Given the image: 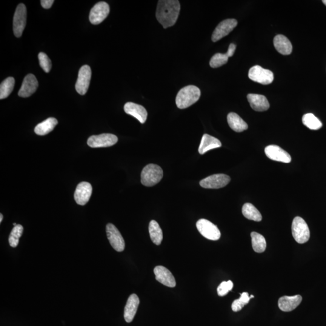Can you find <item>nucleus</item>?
<instances>
[{
	"mask_svg": "<svg viewBox=\"0 0 326 326\" xmlns=\"http://www.w3.org/2000/svg\"><path fill=\"white\" fill-rule=\"evenodd\" d=\"M181 5L177 0H160L157 4L156 18L163 28L172 27L178 19Z\"/></svg>",
	"mask_w": 326,
	"mask_h": 326,
	"instance_id": "f257e3e1",
	"label": "nucleus"
},
{
	"mask_svg": "<svg viewBox=\"0 0 326 326\" xmlns=\"http://www.w3.org/2000/svg\"><path fill=\"white\" fill-rule=\"evenodd\" d=\"M322 2H323V3L326 6V0H323V1H322Z\"/></svg>",
	"mask_w": 326,
	"mask_h": 326,
	"instance_id": "58836bf2",
	"label": "nucleus"
},
{
	"mask_svg": "<svg viewBox=\"0 0 326 326\" xmlns=\"http://www.w3.org/2000/svg\"><path fill=\"white\" fill-rule=\"evenodd\" d=\"M302 300V297L300 295L282 297L279 299V308L282 311L290 312L295 310L300 304Z\"/></svg>",
	"mask_w": 326,
	"mask_h": 326,
	"instance_id": "6ab92c4d",
	"label": "nucleus"
},
{
	"mask_svg": "<svg viewBox=\"0 0 326 326\" xmlns=\"http://www.w3.org/2000/svg\"><path fill=\"white\" fill-rule=\"evenodd\" d=\"M237 25V21L234 19L224 20L217 25L212 35V41L217 42L225 36L229 35Z\"/></svg>",
	"mask_w": 326,
	"mask_h": 326,
	"instance_id": "ddd939ff",
	"label": "nucleus"
},
{
	"mask_svg": "<svg viewBox=\"0 0 326 326\" xmlns=\"http://www.w3.org/2000/svg\"><path fill=\"white\" fill-rule=\"evenodd\" d=\"M118 141V138L112 134H102L92 136L88 139L87 144L91 148H105L111 147Z\"/></svg>",
	"mask_w": 326,
	"mask_h": 326,
	"instance_id": "1a4fd4ad",
	"label": "nucleus"
},
{
	"mask_svg": "<svg viewBox=\"0 0 326 326\" xmlns=\"http://www.w3.org/2000/svg\"><path fill=\"white\" fill-rule=\"evenodd\" d=\"M248 77L251 81L262 85L271 84L274 80V74L272 71L264 69L259 65H255L249 70Z\"/></svg>",
	"mask_w": 326,
	"mask_h": 326,
	"instance_id": "423d86ee",
	"label": "nucleus"
},
{
	"mask_svg": "<svg viewBox=\"0 0 326 326\" xmlns=\"http://www.w3.org/2000/svg\"><path fill=\"white\" fill-rule=\"evenodd\" d=\"M91 78V70L87 65H84L79 71L76 84V90L81 95H85L89 88Z\"/></svg>",
	"mask_w": 326,
	"mask_h": 326,
	"instance_id": "f8f14e48",
	"label": "nucleus"
},
{
	"mask_svg": "<svg viewBox=\"0 0 326 326\" xmlns=\"http://www.w3.org/2000/svg\"><path fill=\"white\" fill-rule=\"evenodd\" d=\"M149 232L152 242L157 245H160L163 240V233L158 223L151 221L149 225Z\"/></svg>",
	"mask_w": 326,
	"mask_h": 326,
	"instance_id": "bb28decb",
	"label": "nucleus"
},
{
	"mask_svg": "<svg viewBox=\"0 0 326 326\" xmlns=\"http://www.w3.org/2000/svg\"><path fill=\"white\" fill-rule=\"evenodd\" d=\"M58 124V122L56 119L50 117L37 125L35 129V132L39 136L47 135L54 130Z\"/></svg>",
	"mask_w": 326,
	"mask_h": 326,
	"instance_id": "393cba45",
	"label": "nucleus"
},
{
	"mask_svg": "<svg viewBox=\"0 0 326 326\" xmlns=\"http://www.w3.org/2000/svg\"><path fill=\"white\" fill-rule=\"evenodd\" d=\"M242 214L246 218L256 222L262 221V217L259 211L250 203H246L242 207Z\"/></svg>",
	"mask_w": 326,
	"mask_h": 326,
	"instance_id": "a878e982",
	"label": "nucleus"
},
{
	"mask_svg": "<svg viewBox=\"0 0 326 326\" xmlns=\"http://www.w3.org/2000/svg\"><path fill=\"white\" fill-rule=\"evenodd\" d=\"M156 279L162 284L168 287H176V282L172 273L167 268L163 266H157L154 270Z\"/></svg>",
	"mask_w": 326,
	"mask_h": 326,
	"instance_id": "2eb2a0df",
	"label": "nucleus"
},
{
	"mask_svg": "<svg viewBox=\"0 0 326 326\" xmlns=\"http://www.w3.org/2000/svg\"><path fill=\"white\" fill-rule=\"evenodd\" d=\"M250 297V299L254 298V296L253 295H251Z\"/></svg>",
	"mask_w": 326,
	"mask_h": 326,
	"instance_id": "ea45409f",
	"label": "nucleus"
},
{
	"mask_svg": "<svg viewBox=\"0 0 326 326\" xmlns=\"http://www.w3.org/2000/svg\"><path fill=\"white\" fill-rule=\"evenodd\" d=\"M251 237L254 251L259 253L264 252L267 248V242L265 237L256 232L251 233Z\"/></svg>",
	"mask_w": 326,
	"mask_h": 326,
	"instance_id": "cd10ccee",
	"label": "nucleus"
},
{
	"mask_svg": "<svg viewBox=\"0 0 326 326\" xmlns=\"http://www.w3.org/2000/svg\"><path fill=\"white\" fill-rule=\"evenodd\" d=\"M124 110L126 113L135 117L141 124H144L147 121L148 113L142 105L127 102L124 106Z\"/></svg>",
	"mask_w": 326,
	"mask_h": 326,
	"instance_id": "a211bd4d",
	"label": "nucleus"
},
{
	"mask_svg": "<svg viewBox=\"0 0 326 326\" xmlns=\"http://www.w3.org/2000/svg\"><path fill=\"white\" fill-rule=\"evenodd\" d=\"M40 66L44 70L45 73H49L51 69V60L46 54L40 53L38 55Z\"/></svg>",
	"mask_w": 326,
	"mask_h": 326,
	"instance_id": "72a5a7b5",
	"label": "nucleus"
},
{
	"mask_svg": "<svg viewBox=\"0 0 326 326\" xmlns=\"http://www.w3.org/2000/svg\"><path fill=\"white\" fill-rule=\"evenodd\" d=\"M201 92L198 87L188 85L180 90L177 94L176 104L179 109H185L195 104L201 97Z\"/></svg>",
	"mask_w": 326,
	"mask_h": 326,
	"instance_id": "f03ea898",
	"label": "nucleus"
},
{
	"mask_svg": "<svg viewBox=\"0 0 326 326\" xmlns=\"http://www.w3.org/2000/svg\"><path fill=\"white\" fill-rule=\"evenodd\" d=\"M93 188L90 183L82 182L78 184L74 193V199L77 204L85 205L89 201Z\"/></svg>",
	"mask_w": 326,
	"mask_h": 326,
	"instance_id": "dca6fc26",
	"label": "nucleus"
},
{
	"mask_svg": "<svg viewBox=\"0 0 326 326\" xmlns=\"http://www.w3.org/2000/svg\"><path fill=\"white\" fill-rule=\"evenodd\" d=\"M230 180V177L225 174H216L202 179L200 182V185L208 189H218L229 184Z\"/></svg>",
	"mask_w": 326,
	"mask_h": 326,
	"instance_id": "6e6552de",
	"label": "nucleus"
},
{
	"mask_svg": "<svg viewBox=\"0 0 326 326\" xmlns=\"http://www.w3.org/2000/svg\"><path fill=\"white\" fill-rule=\"evenodd\" d=\"M233 283L231 280L227 282H223L217 288V293L219 296L227 295L228 292L232 290Z\"/></svg>",
	"mask_w": 326,
	"mask_h": 326,
	"instance_id": "f704fd0d",
	"label": "nucleus"
},
{
	"mask_svg": "<svg viewBox=\"0 0 326 326\" xmlns=\"http://www.w3.org/2000/svg\"><path fill=\"white\" fill-rule=\"evenodd\" d=\"M139 303V297L136 294H133L129 297L124 310V318L126 322L130 323L133 321L137 308H138Z\"/></svg>",
	"mask_w": 326,
	"mask_h": 326,
	"instance_id": "aec40b11",
	"label": "nucleus"
},
{
	"mask_svg": "<svg viewBox=\"0 0 326 326\" xmlns=\"http://www.w3.org/2000/svg\"><path fill=\"white\" fill-rule=\"evenodd\" d=\"M265 153L269 159L274 161L285 163H290L291 157L287 151L277 145H269L265 149Z\"/></svg>",
	"mask_w": 326,
	"mask_h": 326,
	"instance_id": "4468645a",
	"label": "nucleus"
},
{
	"mask_svg": "<svg viewBox=\"0 0 326 326\" xmlns=\"http://www.w3.org/2000/svg\"><path fill=\"white\" fill-rule=\"evenodd\" d=\"M236 48V46L235 44H231L230 45L229 48H228V50L227 52L230 58V57H232L233 56L234 52H235Z\"/></svg>",
	"mask_w": 326,
	"mask_h": 326,
	"instance_id": "e433bc0d",
	"label": "nucleus"
},
{
	"mask_svg": "<svg viewBox=\"0 0 326 326\" xmlns=\"http://www.w3.org/2000/svg\"><path fill=\"white\" fill-rule=\"evenodd\" d=\"M196 227L203 236L211 241H217L221 237V231L217 226L207 219L199 220Z\"/></svg>",
	"mask_w": 326,
	"mask_h": 326,
	"instance_id": "39448f33",
	"label": "nucleus"
},
{
	"mask_svg": "<svg viewBox=\"0 0 326 326\" xmlns=\"http://www.w3.org/2000/svg\"><path fill=\"white\" fill-rule=\"evenodd\" d=\"M38 82L35 75L32 74H28L25 77L22 82L21 89L19 90L18 95L21 97H28L36 92L38 87Z\"/></svg>",
	"mask_w": 326,
	"mask_h": 326,
	"instance_id": "f3484780",
	"label": "nucleus"
},
{
	"mask_svg": "<svg viewBox=\"0 0 326 326\" xmlns=\"http://www.w3.org/2000/svg\"><path fill=\"white\" fill-rule=\"evenodd\" d=\"M54 2L53 0H42L41 3L43 8L49 9L52 6Z\"/></svg>",
	"mask_w": 326,
	"mask_h": 326,
	"instance_id": "c9c22d12",
	"label": "nucleus"
},
{
	"mask_svg": "<svg viewBox=\"0 0 326 326\" xmlns=\"http://www.w3.org/2000/svg\"><path fill=\"white\" fill-rule=\"evenodd\" d=\"M247 99L251 107L256 111H265L270 108L267 97L260 94H249Z\"/></svg>",
	"mask_w": 326,
	"mask_h": 326,
	"instance_id": "412c9836",
	"label": "nucleus"
},
{
	"mask_svg": "<svg viewBox=\"0 0 326 326\" xmlns=\"http://www.w3.org/2000/svg\"><path fill=\"white\" fill-rule=\"evenodd\" d=\"M229 58L230 57L227 53L225 54L216 53L210 60V67L214 68L221 67L227 64Z\"/></svg>",
	"mask_w": 326,
	"mask_h": 326,
	"instance_id": "2f4dec72",
	"label": "nucleus"
},
{
	"mask_svg": "<svg viewBox=\"0 0 326 326\" xmlns=\"http://www.w3.org/2000/svg\"><path fill=\"white\" fill-rule=\"evenodd\" d=\"M250 297L248 293H243L239 299L234 300L232 303V310L234 312L241 311L244 306L247 305L250 300Z\"/></svg>",
	"mask_w": 326,
	"mask_h": 326,
	"instance_id": "473e14b6",
	"label": "nucleus"
},
{
	"mask_svg": "<svg viewBox=\"0 0 326 326\" xmlns=\"http://www.w3.org/2000/svg\"><path fill=\"white\" fill-rule=\"evenodd\" d=\"M15 80L12 77H9L4 80L0 86V99H4L9 96L15 87Z\"/></svg>",
	"mask_w": 326,
	"mask_h": 326,
	"instance_id": "c85d7f7f",
	"label": "nucleus"
},
{
	"mask_svg": "<svg viewBox=\"0 0 326 326\" xmlns=\"http://www.w3.org/2000/svg\"><path fill=\"white\" fill-rule=\"evenodd\" d=\"M221 147L222 144L219 140L216 137L205 134L202 137L201 144L199 146V153L204 154L208 151Z\"/></svg>",
	"mask_w": 326,
	"mask_h": 326,
	"instance_id": "4be33fe9",
	"label": "nucleus"
},
{
	"mask_svg": "<svg viewBox=\"0 0 326 326\" xmlns=\"http://www.w3.org/2000/svg\"><path fill=\"white\" fill-rule=\"evenodd\" d=\"M291 229L294 239L299 244H305L310 239V229L307 222L302 217L297 216L294 219Z\"/></svg>",
	"mask_w": 326,
	"mask_h": 326,
	"instance_id": "20e7f679",
	"label": "nucleus"
},
{
	"mask_svg": "<svg viewBox=\"0 0 326 326\" xmlns=\"http://www.w3.org/2000/svg\"><path fill=\"white\" fill-rule=\"evenodd\" d=\"M303 125L312 130H319L322 127V123L312 113L305 114L302 117Z\"/></svg>",
	"mask_w": 326,
	"mask_h": 326,
	"instance_id": "c756f323",
	"label": "nucleus"
},
{
	"mask_svg": "<svg viewBox=\"0 0 326 326\" xmlns=\"http://www.w3.org/2000/svg\"><path fill=\"white\" fill-rule=\"evenodd\" d=\"M13 225L15 226H15H16L17 224H16V223H14Z\"/></svg>",
	"mask_w": 326,
	"mask_h": 326,
	"instance_id": "a19ab883",
	"label": "nucleus"
},
{
	"mask_svg": "<svg viewBox=\"0 0 326 326\" xmlns=\"http://www.w3.org/2000/svg\"><path fill=\"white\" fill-rule=\"evenodd\" d=\"M107 237L112 247L118 252L124 250L125 244L124 238L117 228L112 224H108L106 227Z\"/></svg>",
	"mask_w": 326,
	"mask_h": 326,
	"instance_id": "9b49d317",
	"label": "nucleus"
},
{
	"mask_svg": "<svg viewBox=\"0 0 326 326\" xmlns=\"http://www.w3.org/2000/svg\"><path fill=\"white\" fill-rule=\"evenodd\" d=\"M163 177L162 168L156 164H148L141 173V183L146 187H153L158 184Z\"/></svg>",
	"mask_w": 326,
	"mask_h": 326,
	"instance_id": "7ed1b4c3",
	"label": "nucleus"
},
{
	"mask_svg": "<svg viewBox=\"0 0 326 326\" xmlns=\"http://www.w3.org/2000/svg\"><path fill=\"white\" fill-rule=\"evenodd\" d=\"M24 228L21 225H17L14 227L8 238L11 247L15 248L19 244L20 237L23 233Z\"/></svg>",
	"mask_w": 326,
	"mask_h": 326,
	"instance_id": "7c9ffc66",
	"label": "nucleus"
},
{
	"mask_svg": "<svg viewBox=\"0 0 326 326\" xmlns=\"http://www.w3.org/2000/svg\"><path fill=\"white\" fill-rule=\"evenodd\" d=\"M27 24V8L23 4L17 7L13 18V31L16 38L22 36Z\"/></svg>",
	"mask_w": 326,
	"mask_h": 326,
	"instance_id": "0eeeda50",
	"label": "nucleus"
},
{
	"mask_svg": "<svg viewBox=\"0 0 326 326\" xmlns=\"http://www.w3.org/2000/svg\"><path fill=\"white\" fill-rule=\"evenodd\" d=\"M3 219V215L2 214H0V223H1Z\"/></svg>",
	"mask_w": 326,
	"mask_h": 326,
	"instance_id": "4c0bfd02",
	"label": "nucleus"
},
{
	"mask_svg": "<svg viewBox=\"0 0 326 326\" xmlns=\"http://www.w3.org/2000/svg\"><path fill=\"white\" fill-rule=\"evenodd\" d=\"M110 7L107 2H100L91 10L89 19L91 24L98 25L107 18L110 13Z\"/></svg>",
	"mask_w": 326,
	"mask_h": 326,
	"instance_id": "9d476101",
	"label": "nucleus"
},
{
	"mask_svg": "<svg viewBox=\"0 0 326 326\" xmlns=\"http://www.w3.org/2000/svg\"><path fill=\"white\" fill-rule=\"evenodd\" d=\"M274 45L277 51L283 55H289L293 50L290 40L284 35H277L274 39Z\"/></svg>",
	"mask_w": 326,
	"mask_h": 326,
	"instance_id": "5701e85b",
	"label": "nucleus"
},
{
	"mask_svg": "<svg viewBox=\"0 0 326 326\" xmlns=\"http://www.w3.org/2000/svg\"><path fill=\"white\" fill-rule=\"evenodd\" d=\"M227 121L230 127L237 133L247 130L248 126L238 114L234 113L228 114Z\"/></svg>",
	"mask_w": 326,
	"mask_h": 326,
	"instance_id": "b1692460",
	"label": "nucleus"
}]
</instances>
